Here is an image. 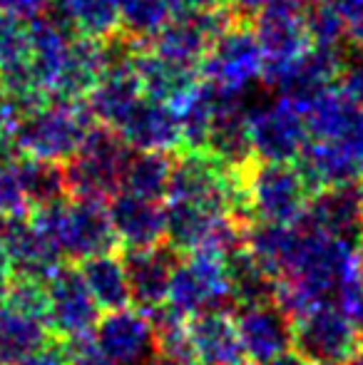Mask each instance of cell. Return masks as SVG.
<instances>
[{"mask_svg": "<svg viewBox=\"0 0 363 365\" xmlns=\"http://www.w3.org/2000/svg\"><path fill=\"white\" fill-rule=\"evenodd\" d=\"M227 217L229 214L209 209L204 204L170 199L165 207V241L177 254L202 249Z\"/></svg>", "mask_w": 363, "mask_h": 365, "instance_id": "23", "label": "cell"}, {"mask_svg": "<svg viewBox=\"0 0 363 365\" xmlns=\"http://www.w3.org/2000/svg\"><path fill=\"white\" fill-rule=\"evenodd\" d=\"M336 87H339L354 105H359L363 110V60H359V63H346Z\"/></svg>", "mask_w": 363, "mask_h": 365, "instance_id": "35", "label": "cell"}, {"mask_svg": "<svg viewBox=\"0 0 363 365\" xmlns=\"http://www.w3.org/2000/svg\"><path fill=\"white\" fill-rule=\"evenodd\" d=\"M48 5H50V0H0V10L25 20V23L40 18V15L48 10Z\"/></svg>", "mask_w": 363, "mask_h": 365, "instance_id": "37", "label": "cell"}, {"mask_svg": "<svg viewBox=\"0 0 363 365\" xmlns=\"http://www.w3.org/2000/svg\"><path fill=\"white\" fill-rule=\"evenodd\" d=\"M170 20L167 0H120L117 5V30L142 48H147Z\"/></svg>", "mask_w": 363, "mask_h": 365, "instance_id": "30", "label": "cell"}, {"mask_svg": "<svg viewBox=\"0 0 363 365\" xmlns=\"http://www.w3.org/2000/svg\"><path fill=\"white\" fill-rule=\"evenodd\" d=\"M28 217L65 261H83L117 249L107 204L100 199L63 197L30 209Z\"/></svg>", "mask_w": 363, "mask_h": 365, "instance_id": "1", "label": "cell"}, {"mask_svg": "<svg viewBox=\"0 0 363 365\" xmlns=\"http://www.w3.org/2000/svg\"><path fill=\"white\" fill-rule=\"evenodd\" d=\"M135 73L142 85V92L147 97L170 102V105H175L180 97L187 95L199 82V68L162 58V55H157L150 48H142L137 53Z\"/></svg>", "mask_w": 363, "mask_h": 365, "instance_id": "22", "label": "cell"}, {"mask_svg": "<svg viewBox=\"0 0 363 365\" xmlns=\"http://www.w3.org/2000/svg\"><path fill=\"white\" fill-rule=\"evenodd\" d=\"M299 3H301V0H299Z\"/></svg>", "mask_w": 363, "mask_h": 365, "instance_id": "47", "label": "cell"}, {"mask_svg": "<svg viewBox=\"0 0 363 365\" xmlns=\"http://www.w3.org/2000/svg\"><path fill=\"white\" fill-rule=\"evenodd\" d=\"M115 132L130 149H160V152L182 149V132L175 107L147 95L140 97V102L132 107Z\"/></svg>", "mask_w": 363, "mask_h": 365, "instance_id": "17", "label": "cell"}, {"mask_svg": "<svg viewBox=\"0 0 363 365\" xmlns=\"http://www.w3.org/2000/svg\"><path fill=\"white\" fill-rule=\"evenodd\" d=\"M187 338L192 358L199 365H232L244 361L234 313L227 308H207L189 316Z\"/></svg>", "mask_w": 363, "mask_h": 365, "instance_id": "18", "label": "cell"}, {"mask_svg": "<svg viewBox=\"0 0 363 365\" xmlns=\"http://www.w3.org/2000/svg\"><path fill=\"white\" fill-rule=\"evenodd\" d=\"M50 343L45 318L0 303V365L30 356Z\"/></svg>", "mask_w": 363, "mask_h": 365, "instance_id": "26", "label": "cell"}, {"mask_svg": "<svg viewBox=\"0 0 363 365\" xmlns=\"http://www.w3.org/2000/svg\"><path fill=\"white\" fill-rule=\"evenodd\" d=\"M259 365H314V363H309L306 358H301L296 351H286V353H281V356L272 358V361L259 363Z\"/></svg>", "mask_w": 363, "mask_h": 365, "instance_id": "41", "label": "cell"}, {"mask_svg": "<svg viewBox=\"0 0 363 365\" xmlns=\"http://www.w3.org/2000/svg\"><path fill=\"white\" fill-rule=\"evenodd\" d=\"M249 25L262 48L264 70L279 68L309 45L299 0H274L272 5L259 10Z\"/></svg>", "mask_w": 363, "mask_h": 365, "instance_id": "13", "label": "cell"}, {"mask_svg": "<svg viewBox=\"0 0 363 365\" xmlns=\"http://www.w3.org/2000/svg\"><path fill=\"white\" fill-rule=\"evenodd\" d=\"M264 55L249 20L234 18L209 43L199 60V80L229 97H244L254 82L262 80Z\"/></svg>", "mask_w": 363, "mask_h": 365, "instance_id": "4", "label": "cell"}, {"mask_svg": "<svg viewBox=\"0 0 363 365\" xmlns=\"http://www.w3.org/2000/svg\"><path fill=\"white\" fill-rule=\"evenodd\" d=\"M100 73V40L75 35L68 45L63 65H60L58 75H55L53 87H50V97H58V100H85V95L92 90Z\"/></svg>", "mask_w": 363, "mask_h": 365, "instance_id": "24", "label": "cell"}, {"mask_svg": "<svg viewBox=\"0 0 363 365\" xmlns=\"http://www.w3.org/2000/svg\"><path fill=\"white\" fill-rule=\"evenodd\" d=\"M249 137L254 159L294 162L309 142V127L301 107L286 97H279L249 110Z\"/></svg>", "mask_w": 363, "mask_h": 365, "instance_id": "9", "label": "cell"}, {"mask_svg": "<svg viewBox=\"0 0 363 365\" xmlns=\"http://www.w3.org/2000/svg\"><path fill=\"white\" fill-rule=\"evenodd\" d=\"M92 125L95 120L85 107V100L48 97L43 105L15 120V152L63 164L78 152Z\"/></svg>", "mask_w": 363, "mask_h": 365, "instance_id": "2", "label": "cell"}, {"mask_svg": "<svg viewBox=\"0 0 363 365\" xmlns=\"http://www.w3.org/2000/svg\"><path fill=\"white\" fill-rule=\"evenodd\" d=\"M0 239L8 251L13 276H20V279H33L45 284L53 276V271L60 264H65L63 256L33 226L30 217L0 219Z\"/></svg>", "mask_w": 363, "mask_h": 365, "instance_id": "19", "label": "cell"}, {"mask_svg": "<svg viewBox=\"0 0 363 365\" xmlns=\"http://www.w3.org/2000/svg\"><path fill=\"white\" fill-rule=\"evenodd\" d=\"M299 224L361 249L363 239V179L334 184L311 194Z\"/></svg>", "mask_w": 363, "mask_h": 365, "instance_id": "10", "label": "cell"}, {"mask_svg": "<svg viewBox=\"0 0 363 365\" xmlns=\"http://www.w3.org/2000/svg\"><path fill=\"white\" fill-rule=\"evenodd\" d=\"M219 3H222V5H229V3H232V0H219Z\"/></svg>", "mask_w": 363, "mask_h": 365, "instance_id": "45", "label": "cell"}, {"mask_svg": "<svg viewBox=\"0 0 363 365\" xmlns=\"http://www.w3.org/2000/svg\"><path fill=\"white\" fill-rule=\"evenodd\" d=\"M232 365H254V363H244V361H239V363H232Z\"/></svg>", "mask_w": 363, "mask_h": 365, "instance_id": "44", "label": "cell"}, {"mask_svg": "<svg viewBox=\"0 0 363 365\" xmlns=\"http://www.w3.org/2000/svg\"><path fill=\"white\" fill-rule=\"evenodd\" d=\"M152 365H199L194 358H170V356H157Z\"/></svg>", "mask_w": 363, "mask_h": 365, "instance_id": "42", "label": "cell"}, {"mask_svg": "<svg viewBox=\"0 0 363 365\" xmlns=\"http://www.w3.org/2000/svg\"><path fill=\"white\" fill-rule=\"evenodd\" d=\"M95 338L115 365H152L160 356L150 318L130 306L97 318Z\"/></svg>", "mask_w": 363, "mask_h": 365, "instance_id": "12", "label": "cell"}, {"mask_svg": "<svg viewBox=\"0 0 363 365\" xmlns=\"http://www.w3.org/2000/svg\"><path fill=\"white\" fill-rule=\"evenodd\" d=\"M177 259L180 254L167 241L147 249H125L122 266L130 286V303H135L137 311L147 313L167 301Z\"/></svg>", "mask_w": 363, "mask_h": 365, "instance_id": "14", "label": "cell"}, {"mask_svg": "<svg viewBox=\"0 0 363 365\" xmlns=\"http://www.w3.org/2000/svg\"><path fill=\"white\" fill-rule=\"evenodd\" d=\"M8 365H65V358H63V351L58 346H43L40 351L30 353V356L20 358V361H13Z\"/></svg>", "mask_w": 363, "mask_h": 365, "instance_id": "39", "label": "cell"}, {"mask_svg": "<svg viewBox=\"0 0 363 365\" xmlns=\"http://www.w3.org/2000/svg\"><path fill=\"white\" fill-rule=\"evenodd\" d=\"M242 179L254 221L294 224L304 214L311 197L294 162L254 159L249 167H244Z\"/></svg>", "mask_w": 363, "mask_h": 365, "instance_id": "5", "label": "cell"}, {"mask_svg": "<svg viewBox=\"0 0 363 365\" xmlns=\"http://www.w3.org/2000/svg\"><path fill=\"white\" fill-rule=\"evenodd\" d=\"M222 5L219 0H167L172 18H192V15L207 13V10Z\"/></svg>", "mask_w": 363, "mask_h": 365, "instance_id": "38", "label": "cell"}, {"mask_svg": "<svg viewBox=\"0 0 363 365\" xmlns=\"http://www.w3.org/2000/svg\"><path fill=\"white\" fill-rule=\"evenodd\" d=\"M349 63V50L344 45H306L299 55L286 60L279 68L262 70V85L279 97L306 105L316 95L339 85L344 65Z\"/></svg>", "mask_w": 363, "mask_h": 365, "instance_id": "6", "label": "cell"}, {"mask_svg": "<svg viewBox=\"0 0 363 365\" xmlns=\"http://www.w3.org/2000/svg\"><path fill=\"white\" fill-rule=\"evenodd\" d=\"M130 154L132 149L115 130L95 122L78 152L68 162H63L68 194L107 202L112 194L120 192L122 172H125Z\"/></svg>", "mask_w": 363, "mask_h": 365, "instance_id": "3", "label": "cell"}, {"mask_svg": "<svg viewBox=\"0 0 363 365\" xmlns=\"http://www.w3.org/2000/svg\"><path fill=\"white\" fill-rule=\"evenodd\" d=\"M10 281H13V266H10L8 251H5V244L0 239V303H3L5 293L10 289Z\"/></svg>", "mask_w": 363, "mask_h": 365, "instance_id": "40", "label": "cell"}, {"mask_svg": "<svg viewBox=\"0 0 363 365\" xmlns=\"http://www.w3.org/2000/svg\"><path fill=\"white\" fill-rule=\"evenodd\" d=\"M172 164H175V152L132 149L125 172H122L120 189L162 202L167 197V187H170Z\"/></svg>", "mask_w": 363, "mask_h": 365, "instance_id": "27", "label": "cell"}, {"mask_svg": "<svg viewBox=\"0 0 363 365\" xmlns=\"http://www.w3.org/2000/svg\"><path fill=\"white\" fill-rule=\"evenodd\" d=\"M15 167H18L20 182H23L30 209L43 207V204L58 202V199L68 197L65 172H63V164L60 162L18 154V157H15Z\"/></svg>", "mask_w": 363, "mask_h": 365, "instance_id": "29", "label": "cell"}, {"mask_svg": "<svg viewBox=\"0 0 363 365\" xmlns=\"http://www.w3.org/2000/svg\"><path fill=\"white\" fill-rule=\"evenodd\" d=\"M80 276L88 286L90 296L100 306V311H117L130 306V286H127L122 256L115 251L90 256L80 261Z\"/></svg>", "mask_w": 363, "mask_h": 365, "instance_id": "25", "label": "cell"}, {"mask_svg": "<svg viewBox=\"0 0 363 365\" xmlns=\"http://www.w3.org/2000/svg\"><path fill=\"white\" fill-rule=\"evenodd\" d=\"M15 157L0 162V219H18L30 214V202L20 182Z\"/></svg>", "mask_w": 363, "mask_h": 365, "instance_id": "32", "label": "cell"}, {"mask_svg": "<svg viewBox=\"0 0 363 365\" xmlns=\"http://www.w3.org/2000/svg\"><path fill=\"white\" fill-rule=\"evenodd\" d=\"M60 351H63L65 365H115L107 358V353L100 348V343H97L92 331L65 338Z\"/></svg>", "mask_w": 363, "mask_h": 365, "instance_id": "34", "label": "cell"}, {"mask_svg": "<svg viewBox=\"0 0 363 365\" xmlns=\"http://www.w3.org/2000/svg\"><path fill=\"white\" fill-rule=\"evenodd\" d=\"M334 303L341 308V313L349 318L356 336H359L363 343V264L356 271H351L339 284V289L334 293Z\"/></svg>", "mask_w": 363, "mask_h": 365, "instance_id": "33", "label": "cell"}, {"mask_svg": "<svg viewBox=\"0 0 363 365\" xmlns=\"http://www.w3.org/2000/svg\"><path fill=\"white\" fill-rule=\"evenodd\" d=\"M244 358L252 363H267L291 351V318L276 301L237 306L234 313Z\"/></svg>", "mask_w": 363, "mask_h": 365, "instance_id": "15", "label": "cell"}, {"mask_svg": "<svg viewBox=\"0 0 363 365\" xmlns=\"http://www.w3.org/2000/svg\"><path fill=\"white\" fill-rule=\"evenodd\" d=\"M306 38L311 45H344L346 15L334 3H301Z\"/></svg>", "mask_w": 363, "mask_h": 365, "instance_id": "31", "label": "cell"}, {"mask_svg": "<svg viewBox=\"0 0 363 365\" xmlns=\"http://www.w3.org/2000/svg\"><path fill=\"white\" fill-rule=\"evenodd\" d=\"M48 291V311H45V323L50 328V336L73 338L80 333H90L100 318V306L90 296L80 271L73 266L60 264L45 281Z\"/></svg>", "mask_w": 363, "mask_h": 365, "instance_id": "11", "label": "cell"}, {"mask_svg": "<svg viewBox=\"0 0 363 365\" xmlns=\"http://www.w3.org/2000/svg\"><path fill=\"white\" fill-rule=\"evenodd\" d=\"M341 365H363V343H361V346L356 348V351L351 353V356L346 358V361L341 363Z\"/></svg>", "mask_w": 363, "mask_h": 365, "instance_id": "43", "label": "cell"}, {"mask_svg": "<svg viewBox=\"0 0 363 365\" xmlns=\"http://www.w3.org/2000/svg\"><path fill=\"white\" fill-rule=\"evenodd\" d=\"M167 303L180 308L187 316L232 303L224 256L212 249H194L180 254L172 271Z\"/></svg>", "mask_w": 363, "mask_h": 365, "instance_id": "8", "label": "cell"}, {"mask_svg": "<svg viewBox=\"0 0 363 365\" xmlns=\"http://www.w3.org/2000/svg\"><path fill=\"white\" fill-rule=\"evenodd\" d=\"M13 125H15V112L10 107L8 97L0 90V162L18 154L13 145Z\"/></svg>", "mask_w": 363, "mask_h": 365, "instance_id": "36", "label": "cell"}, {"mask_svg": "<svg viewBox=\"0 0 363 365\" xmlns=\"http://www.w3.org/2000/svg\"><path fill=\"white\" fill-rule=\"evenodd\" d=\"M117 5L120 0H50L48 10L78 35L102 40L117 30Z\"/></svg>", "mask_w": 363, "mask_h": 365, "instance_id": "28", "label": "cell"}, {"mask_svg": "<svg viewBox=\"0 0 363 365\" xmlns=\"http://www.w3.org/2000/svg\"><path fill=\"white\" fill-rule=\"evenodd\" d=\"M359 346L361 338L334 301L291 318V351L314 365H341Z\"/></svg>", "mask_w": 363, "mask_h": 365, "instance_id": "7", "label": "cell"}, {"mask_svg": "<svg viewBox=\"0 0 363 365\" xmlns=\"http://www.w3.org/2000/svg\"><path fill=\"white\" fill-rule=\"evenodd\" d=\"M204 149L229 169H244L254 162L252 137H249V110L244 105V97L222 95L214 120L209 125Z\"/></svg>", "mask_w": 363, "mask_h": 365, "instance_id": "20", "label": "cell"}, {"mask_svg": "<svg viewBox=\"0 0 363 365\" xmlns=\"http://www.w3.org/2000/svg\"><path fill=\"white\" fill-rule=\"evenodd\" d=\"M142 85L137 80L135 68L125 70H105L97 77L92 90L85 95V107L97 125H105L110 130H117L122 125L132 107L140 102Z\"/></svg>", "mask_w": 363, "mask_h": 365, "instance_id": "21", "label": "cell"}, {"mask_svg": "<svg viewBox=\"0 0 363 365\" xmlns=\"http://www.w3.org/2000/svg\"><path fill=\"white\" fill-rule=\"evenodd\" d=\"M107 217L122 249H147L165 241V207L160 199L117 192L107 199Z\"/></svg>", "mask_w": 363, "mask_h": 365, "instance_id": "16", "label": "cell"}, {"mask_svg": "<svg viewBox=\"0 0 363 365\" xmlns=\"http://www.w3.org/2000/svg\"><path fill=\"white\" fill-rule=\"evenodd\" d=\"M361 261H363V239H361Z\"/></svg>", "mask_w": 363, "mask_h": 365, "instance_id": "46", "label": "cell"}]
</instances>
